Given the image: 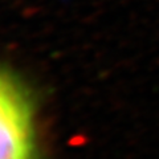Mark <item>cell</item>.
Segmentation results:
<instances>
[{
	"instance_id": "cell-1",
	"label": "cell",
	"mask_w": 159,
	"mask_h": 159,
	"mask_svg": "<svg viewBox=\"0 0 159 159\" xmlns=\"http://www.w3.org/2000/svg\"><path fill=\"white\" fill-rule=\"evenodd\" d=\"M0 159H37L34 116L28 96L0 72Z\"/></svg>"
}]
</instances>
